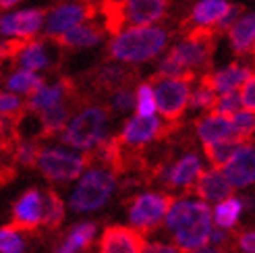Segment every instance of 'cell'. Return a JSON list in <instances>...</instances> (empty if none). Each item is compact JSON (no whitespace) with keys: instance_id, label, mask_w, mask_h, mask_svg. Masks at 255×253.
<instances>
[{"instance_id":"17","label":"cell","mask_w":255,"mask_h":253,"mask_svg":"<svg viewBox=\"0 0 255 253\" xmlns=\"http://www.w3.org/2000/svg\"><path fill=\"white\" fill-rule=\"evenodd\" d=\"M37 224H42V193L37 189H29L15 206L12 212V229L33 231Z\"/></svg>"},{"instance_id":"25","label":"cell","mask_w":255,"mask_h":253,"mask_svg":"<svg viewBox=\"0 0 255 253\" xmlns=\"http://www.w3.org/2000/svg\"><path fill=\"white\" fill-rule=\"evenodd\" d=\"M4 85H6V90L12 92V94H27L29 96L40 85H44V77L37 75V71H29V69L19 67L17 71H12L6 77Z\"/></svg>"},{"instance_id":"20","label":"cell","mask_w":255,"mask_h":253,"mask_svg":"<svg viewBox=\"0 0 255 253\" xmlns=\"http://www.w3.org/2000/svg\"><path fill=\"white\" fill-rule=\"evenodd\" d=\"M201 172V160L195 154H187L178 162H174L170 168H164L160 172V179L168 187H191Z\"/></svg>"},{"instance_id":"10","label":"cell","mask_w":255,"mask_h":253,"mask_svg":"<svg viewBox=\"0 0 255 253\" xmlns=\"http://www.w3.org/2000/svg\"><path fill=\"white\" fill-rule=\"evenodd\" d=\"M46 21V8H21L0 12V35L17 37V40H31L42 33Z\"/></svg>"},{"instance_id":"43","label":"cell","mask_w":255,"mask_h":253,"mask_svg":"<svg viewBox=\"0 0 255 253\" xmlns=\"http://www.w3.org/2000/svg\"><path fill=\"white\" fill-rule=\"evenodd\" d=\"M21 4V0H0V12H6V10H12L15 6Z\"/></svg>"},{"instance_id":"11","label":"cell","mask_w":255,"mask_h":253,"mask_svg":"<svg viewBox=\"0 0 255 253\" xmlns=\"http://www.w3.org/2000/svg\"><path fill=\"white\" fill-rule=\"evenodd\" d=\"M143 235L133 226H108L100 239V253H141Z\"/></svg>"},{"instance_id":"8","label":"cell","mask_w":255,"mask_h":253,"mask_svg":"<svg viewBox=\"0 0 255 253\" xmlns=\"http://www.w3.org/2000/svg\"><path fill=\"white\" fill-rule=\"evenodd\" d=\"M174 199L166 193H141L129 206V222L139 233L154 231L166 218Z\"/></svg>"},{"instance_id":"6","label":"cell","mask_w":255,"mask_h":253,"mask_svg":"<svg viewBox=\"0 0 255 253\" xmlns=\"http://www.w3.org/2000/svg\"><path fill=\"white\" fill-rule=\"evenodd\" d=\"M98 10L100 6L94 0H62V2L46 10V21L42 31L48 40H54V37L69 31L75 25L96 19Z\"/></svg>"},{"instance_id":"37","label":"cell","mask_w":255,"mask_h":253,"mask_svg":"<svg viewBox=\"0 0 255 253\" xmlns=\"http://www.w3.org/2000/svg\"><path fill=\"white\" fill-rule=\"evenodd\" d=\"M40 147H37V143H31V141H21L17 151H15V158L17 162L25 164V166H35L37 164V158H40Z\"/></svg>"},{"instance_id":"21","label":"cell","mask_w":255,"mask_h":253,"mask_svg":"<svg viewBox=\"0 0 255 253\" xmlns=\"http://www.w3.org/2000/svg\"><path fill=\"white\" fill-rule=\"evenodd\" d=\"M73 92V83L69 79H62L54 85H40L35 92L29 94V100H27V106L29 110L33 112H40L44 108H50V106H54V104H60V102H65V98L71 96Z\"/></svg>"},{"instance_id":"36","label":"cell","mask_w":255,"mask_h":253,"mask_svg":"<svg viewBox=\"0 0 255 253\" xmlns=\"http://www.w3.org/2000/svg\"><path fill=\"white\" fill-rule=\"evenodd\" d=\"M25 104L12 92H0V115L6 119H19Z\"/></svg>"},{"instance_id":"32","label":"cell","mask_w":255,"mask_h":253,"mask_svg":"<svg viewBox=\"0 0 255 253\" xmlns=\"http://www.w3.org/2000/svg\"><path fill=\"white\" fill-rule=\"evenodd\" d=\"M135 108L139 117H154L156 108V94H154V83H141L135 92Z\"/></svg>"},{"instance_id":"22","label":"cell","mask_w":255,"mask_h":253,"mask_svg":"<svg viewBox=\"0 0 255 253\" xmlns=\"http://www.w3.org/2000/svg\"><path fill=\"white\" fill-rule=\"evenodd\" d=\"M197 135H199L203 145L218 143V141H222V139H231L233 137L231 117L216 115V112H212L210 117L197 121Z\"/></svg>"},{"instance_id":"42","label":"cell","mask_w":255,"mask_h":253,"mask_svg":"<svg viewBox=\"0 0 255 253\" xmlns=\"http://www.w3.org/2000/svg\"><path fill=\"white\" fill-rule=\"evenodd\" d=\"M141 253H183L174 245H164V243H145Z\"/></svg>"},{"instance_id":"30","label":"cell","mask_w":255,"mask_h":253,"mask_svg":"<svg viewBox=\"0 0 255 253\" xmlns=\"http://www.w3.org/2000/svg\"><path fill=\"white\" fill-rule=\"evenodd\" d=\"M62 220H65L62 199L54 191H46L42 195V224H46L48 229H56Z\"/></svg>"},{"instance_id":"2","label":"cell","mask_w":255,"mask_h":253,"mask_svg":"<svg viewBox=\"0 0 255 253\" xmlns=\"http://www.w3.org/2000/svg\"><path fill=\"white\" fill-rule=\"evenodd\" d=\"M168 44V31L162 25H129L112 35L108 56L125 65H141L156 58Z\"/></svg>"},{"instance_id":"24","label":"cell","mask_w":255,"mask_h":253,"mask_svg":"<svg viewBox=\"0 0 255 253\" xmlns=\"http://www.w3.org/2000/svg\"><path fill=\"white\" fill-rule=\"evenodd\" d=\"M96 235V224L94 222H81L67 235V239L58 245L56 253H79L87 249L94 241Z\"/></svg>"},{"instance_id":"28","label":"cell","mask_w":255,"mask_h":253,"mask_svg":"<svg viewBox=\"0 0 255 253\" xmlns=\"http://www.w3.org/2000/svg\"><path fill=\"white\" fill-rule=\"evenodd\" d=\"M131 79V71L125 69L123 65H106L96 73V85L104 87V90H119L125 87Z\"/></svg>"},{"instance_id":"35","label":"cell","mask_w":255,"mask_h":253,"mask_svg":"<svg viewBox=\"0 0 255 253\" xmlns=\"http://www.w3.org/2000/svg\"><path fill=\"white\" fill-rule=\"evenodd\" d=\"M23 249H25L23 237L12 226L0 231V253H23Z\"/></svg>"},{"instance_id":"44","label":"cell","mask_w":255,"mask_h":253,"mask_svg":"<svg viewBox=\"0 0 255 253\" xmlns=\"http://www.w3.org/2000/svg\"><path fill=\"white\" fill-rule=\"evenodd\" d=\"M6 126H8V123H6V117H2L0 115V141L4 139V135H6Z\"/></svg>"},{"instance_id":"34","label":"cell","mask_w":255,"mask_h":253,"mask_svg":"<svg viewBox=\"0 0 255 253\" xmlns=\"http://www.w3.org/2000/svg\"><path fill=\"white\" fill-rule=\"evenodd\" d=\"M237 110H241V96H239V90H237V92L218 94V98H216V104H214V108H212V112H216V115H224V117L235 115Z\"/></svg>"},{"instance_id":"26","label":"cell","mask_w":255,"mask_h":253,"mask_svg":"<svg viewBox=\"0 0 255 253\" xmlns=\"http://www.w3.org/2000/svg\"><path fill=\"white\" fill-rule=\"evenodd\" d=\"M241 214H243V204H241V199L228 195L226 199L218 201V206H216V210H214V222L218 224L220 229L231 231V229H235V226H237Z\"/></svg>"},{"instance_id":"40","label":"cell","mask_w":255,"mask_h":253,"mask_svg":"<svg viewBox=\"0 0 255 253\" xmlns=\"http://www.w3.org/2000/svg\"><path fill=\"white\" fill-rule=\"evenodd\" d=\"M245 12V8L241 6V4H228V8H226V12L222 15V19L218 21V25H216V33H226L228 31V27L243 15Z\"/></svg>"},{"instance_id":"9","label":"cell","mask_w":255,"mask_h":253,"mask_svg":"<svg viewBox=\"0 0 255 253\" xmlns=\"http://www.w3.org/2000/svg\"><path fill=\"white\" fill-rule=\"evenodd\" d=\"M87 158L73 154L67 149H58V147H50V149H42L37 164H40V170L46 179L56 181V183H69L75 181L77 176L85 170L87 166Z\"/></svg>"},{"instance_id":"38","label":"cell","mask_w":255,"mask_h":253,"mask_svg":"<svg viewBox=\"0 0 255 253\" xmlns=\"http://www.w3.org/2000/svg\"><path fill=\"white\" fill-rule=\"evenodd\" d=\"M112 108H114V110H121V112L133 110V108H135V92L127 90V87H119V90H114Z\"/></svg>"},{"instance_id":"16","label":"cell","mask_w":255,"mask_h":253,"mask_svg":"<svg viewBox=\"0 0 255 253\" xmlns=\"http://www.w3.org/2000/svg\"><path fill=\"white\" fill-rule=\"evenodd\" d=\"M193 191L206 204H218V201L226 199L233 193V185L228 183L224 172H220V168H212L206 172H199V176L193 183Z\"/></svg>"},{"instance_id":"33","label":"cell","mask_w":255,"mask_h":253,"mask_svg":"<svg viewBox=\"0 0 255 253\" xmlns=\"http://www.w3.org/2000/svg\"><path fill=\"white\" fill-rule=\"evenodd\" d=\"M216 98H218V94H216L212 87L201 79V83L197 85V90H193L191 96H189V106L195 108V110H212L214 104H216Z\"/></svg>"},{"instance_id":"13","label":"cell","mask_w":255,"mask_h":253,"mask_svg":"<svg viewBox=\"0 0 255 253\" xmlns=\"http://www.w3.org/2000/svg\"><path fill=\"white\" fill-rule=\"evenodd\" d=\"M228 4H231L228 0H197L185 19V31L206 29L216 33V25L226 12Z\"/></svg>"},{"instance_id":"5","label":"cell","mask_w":255,"mask_h":253,"mask_svg":"<svg viewBox=\"0 0 255 253\" xmlns=\"http://www.w3.org/2000/svg\"><path fill=\"white\" fill-rule=\"evenodd\" d=\"M108 123V112L102 106L83 108L71 123H67L62 133V143L75 149H92L102 137Z\"/></svg>"},{"instance_id":"39","label":"cell","mask_w":255,"mask_h":253,"mask_svg":"<svg viewBox=\"0 0 255 253\" xmlns=\"http://www.w3.org/2000/svg\"><path fill=\"white\" fill-rule=\"evenodd\" d=\"M239 96H241V106L255 112V73H251L245 79V83L239 87Z\"/></svg>"},{"instance_id":"45","label":"cell","mask_w":255,"mask_h":253,"mask_svg":"<svg viewBox=\"0 0 255 253\" xmlns=\"http://www.w3.org/2000/svg\"><path fill=\"white\" fill-rule=\"evenodd\" d=\"M187 253H224V251H220V249H212V247H199V249L187 251Z\"/></svg>"},{"instance_id":"3","label":"cell","mask_w":255,"mask_h":253,"mask_svg":"<svg viewBox=\"0 0 255 253\" xmlns=\"http://www.w3.org/2000/svg\"><path fill=\"white\" fill-rule=\"evenodd\" d=\"M166 226L172 231L176 247L181 251H193L206 247L212 233V210L203 199L174 201L166 214Z\"/></svg>"},{"instance_id":"14","label":"cell","mask_w":255,"mask_h":253,"mask_svg":"<svg viewBox=\"0 0 255 253\" xmlns=\"http://www.w3.org/2000/svg\"><path fill=\"white\" fill-rule=\"evenodd\" d=\"M164 133V123L154 115V117H139L135 115L133 119H129L123 126L121 133V143L125 145H143L154 141L156 137H160Z\"/></svg>"},{"instance_id":"23","label":"cell","mask_w":255,"mask_h":253,"mask_svg":"<svg viewBox=\"0 0 255 253\" xmlns=\"http://www.w3.org/2000/svg\"><path fill=\"white\" fill-rule=\"evenodd\" d=\"M17 65L29 71H44L50 67V54L44 40H37V37H31V40H25L21 50L15 56Z\"/></svg>"},{"instance_id":"27","label":"cell","mask_w":255,"mask_h":253,"mask_svg":"<svg viewBox=\"0 0 255 253\" xmlns=\"http://www.w3.org/2000/svg\"><path fill=\"white\" fill-rule=\"evenodd\" d=\"M69 108L65 106V102L54 104L50 108L40 110V123H42V133L44 135H54L58 131H62L69 123Z\"/></svg>"},{"instance_id":"18","label":"cell","mask_w":255,"mask_h":253,"mask_svg":"<svg viewBox=\"0 0 255 253\" xmlns=\"http://www.w3.org/2000/svg\"><path fill=\"white\" fill-rule=\"evenodd\" d=\"M253 71L241 62H233L220 71H214V73H208L203 75V81H206L216 94H226V92H237L241 85L245 83V79L249 77Z\"/></svg>"},{"instance_id":"4","label":"cell","mask_w":255,"mask_h":253,"mask_svg":"<svg viewBox=\"0 0 255 253\" xmlns=\"http://www.w3.org/2000/svg\"><path fill=\"white\" fill-rule=\"evenodd\" d=\"M114 187H117V179L110 168H92L81 176L77 189L69 199V206L79 214L94 212L110 199Z\"/></svg>"},{"instance_id":"41","label":"cell","mask_w":255,"mask_h":253,"mask_svg":"<svg viewBox=\"0 0 255 253\" xmlns=\"http://www.w3.org/2000/svg\"><path fill=\"white\" fill-rule=\"evenodd\" d=\"M239 247L243 253H255V231H245L239 235Z\"/></svg>"},{"instance_id":"31","label":"cell","mask_w":255,"mask_h":253,"mask_svg":"<svg viewBox=\"0 0 255 253\" xmlns=\"http://www.w3.org/2000/svg\"><path fill=\"white\" fill-rule=\"evenodd\" d=\"M231 126H233V139L245 143L255 133V112H251L247 108L237 110L235 115H231Z\"/></svg>"},{"instance_id":"7","label":"cell","mask_w":255,"mask_h":253,"mask_svg":"<svg viewBox=\"0 0 255 253\" xmlns=\"http://www.w3.org/2000/svg\"><path fill=\"white\" fill-rule=\"evenodd\" d=\"M156 94V108L164 121H178L189 106L191 96V81L178 77H156L154 83Z\"/></svg>"},{"instance_id":"1","label":"cell","mask_w":255,"mask_h":253,"mask_svg":"<svg viewBox=\"0 0 255 253\" xmlns=\"http://www.w3.org/2000/svg\"><path fill=\"white\" fill-rule=\"evenodd\" d=\"M216 33L206 29L185 31V40L170 48V52L160 60L156 77H178L195 79L199 69H208L214 54Z\"/></svg>"},{"instance_id":"19","label":"cell","mask_w":255,"mask_h":253,"mask_svg":"<svg viewBox=\"0 0 255 253\" xmlns=\"http://www.w3.org/2000/svg\"><path fill=\"white\" fill-rule=\"evenodd\" d=\"M228 42L233 52L245 56L255 54V12H243L231 27H228Z\"/></svg>"},{"instance_id":"15","label":"cell","mask_w":255,"mask_h":253,"mask_svg":"<svg viewBox=\"0 0 255 253\" xmlns=\"http://www.w3.org/2000/svg\"><path fill=\"white\" fill-rule=\"evenodd\" d=\"M106 35V27L104 25L92 21H85L81 25H75L69 31L60 33L58 37H54V42L62 48H71V50H83V48H94L98 46Z\"/></svg>"},{"instance_id":"29","label":"cell","mask_w":255,"mask_h":253,"mask_svg":"<svg viewBox=\"0 0 255 253\" xmlns=\"http://www.w3.org/2000/svg\"><path fill=\"white\" fill-rule=\"evenodd\" d=\"M243 145L237 139H222L218 143H210V145H203V151H206V156L210 160V164L214 168H224V164L235 156V151Z\"/></svg>"},{"instance_id":"12","label":"cell","mask_w":255,"mask_h":253,"mask_svg":"<svg viewBox=\"0 0 255 253\" xmlns=\"http://www.w3.org/2000/svg\"><path fill=\"white\" fill-rule=\"evenodd\" d=\"M224 176L233 187H249L255 183V145L243 143L224 164Z\"/></svg>"}]
</instances>
